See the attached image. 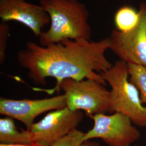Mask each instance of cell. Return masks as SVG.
I'll return each mask as SVG.
<instances>
[{"label":"cell","mask_w":146,"mask_h":146,"mask_svg":"<svg viewBox=\"0 0 146 146\" xmlns=\"http://www.w3.org/2000/svg\"><path fill=\"white\" fill-rule=\"evenodd\" d=\"M9 27L7 23L2 22L0 24V63H3L5 57L7 43L9 34Z\"/></svg>","instance_id":"5bb4252c"},{"label":"cell","mask_w":146,"mask_h":146,"mask_svg":"<svg viewBox=\"0 0 146 146\" xmlns=\"http://www.w3.org/2000/svg\"><path fill=\"white\" fill-rule=\"evenodd\" d=\"M82 111H74L65 107L49 112L29 131L34 143L50 146L52 143L76 129L83 119Z\"/></svg>","instance_id":"52a82bcc"},{"label":"cell","mask_w":146,"mask_h":146,"mask_svg":"<svg viewBox=\"0 0 146 146\" xmlns=\"http://www.w3.org/2000/svg\"><path fill=\"white\" fill-rule=\"evenodd\" d=\"M0 146H43L37 143H32L31 144H26V145H5V144H0Z\"/></svg>","instance_id":"9a60e30c"},{"label":"cell","mask_w":146,"mask_h":146,"mask_svg":"<svg viewBox=\"0 0 146 146\" xmlns=\"http://www.w3.org/2000/svg\"><path fill=\"white\" fill-rule=\"evenodd\" d=\"M93 128L85 133L83 141L101 139L110 146H131L140 137V133L131 120L115 112L111 115L98 114L92 117Z\"/></svg>","instance_id":"5b68a950"},{"label":"cell","mask_w":146,"mask_h":146,"mask_svg":"<svg viewBox=\"0 0 146 146\" xmlns=\"http://www.w3.org/2000/svg\"><path fill=\"white\" fill-rule=\"evenodd\" d=\"M50 17V26L39 37L42 46L66 40H90L92 29L86 5L78 0H40Z\"/></svg>","instance_id":"7a4b0ae2"},{"label":"cell","mask_w":146,"mask_h":146,"mask_svg":"<svg viewBox=\"0 0 146 146\" xmlns=\"http://www.w3.org/2000/svg\"><path fill=\"white\" fill-rule=\"evenodd\" d=\"M140 21L131 31L113 30L110 37V49L127 64L146 68V3L140 5Z\"/></svg>","instance_id":"8992f818"},{"label":"cell","mask_w":146,"mask_h":146,"mask_svg":"<svg viewBox=\"0 0 146 146\" xmlns=\"http://www.w3.org/2000/svg\"><path fill=\"white\" fill-rule=\"evenodd\" d=\"M110 47V37L96 42L66 40L46 46L28 42L17 58L21 67L28 70V77L36 84L46 85L49 77L56 80V86L67 78H90L104 84L97 72L112 67L105 56Z\"/></svg>","instance_id":"6da1fadb"},{"label":"cell","mask_w":146,"mask_h":146,"mask_svg":"<svg viewBox=\"0 0 146 146\" xmlns=\"http://www.w3.org/2000/svg\"><path fill=\"white\" fill-rule=\"evenodd\" d=\"M80 146H100V145L98 143L88 140L84 141Z\"/></svg>","instance_id":"2e32d148"},{"label":"cell","mask_w":146,"mask_h":146,"mask_svg":"<svg viewBox=\"0 0 146 146\" xmlns=\"http://www.w3.org/2000/svg\"><path fill=\"white\" fill-rule=\"evenodd\" d=\"M84 133L75 129L57 141L50 146H80L84 142Z\"/></svg>","instance_id":"4fadbf2b"},{"label":"cell","mask_w":146,"mask_h":146,"mask_svg":"<svg viewBox=\"0 0 146 146\" xmlns=\"http://www.w3.org/2000/svg\"><path fill=\"white\" fill-rule=\"evenodd\" d=\"M140 15L133 8L124 6L119 8L114 16V23L116 29L123 33L131 31L139 23Z\"/></svg>","instance_id":"8fae6325"},{"label":"cell","mask_w":146,"mask_h":146,"mask_svg":"<svg viewBox=\"0 0 146 146\" xmlns=\"http://www.w3.org/2000/svg\"><path fill=\"white\" fill-rule=\"evenodd\" d=\"M67 107L64 94L42 99H0V114L20 121L29 131L38 116Z\"/></svg>","instance_id":"ba28073f"},{"label":"cell","mask_w":146,"mask_h":146,"mask_svg":"<svg viewBox=\"0 0 146 146\" xmlns=\"http://www.w3.org/2000/svg\"><path fill=\"white\" fill-rule=\"evenodd\" d=\"M104 84L90 78L77 80L67 78L62 80L50 90H62L67 101V107L74 111H84L92 117L98 114L111 113L110 91Z\"/></svg>","instance_id":"277c9868"},{"label":"cell","mask_w":146,"mask_h":146,"mask_svg":"<svg viewBox=\"0 0 146 146\" xmlns=\"http://www.w3.org/2000/svg\"><path fill=\"white\" fill-rule=\"evenodd\" d=\"M129 80L138 89L143 104H146V68L128 64Z\"/></svg>","instance_id":"7c38bea8"},{"label":"cell","mask_w":146,"mask_h":146,"mask_svg":"<svg viewBox=\"0 0 146 146\" xmlns=\"http://www.w3.org/2000/svg\"><path fill=\"white\" fill-rule=\"evenodd\" d=\"M0 19L6 23H21L36 37H40L44 27L50 24V17L41 5L26 0H0Z\"/></svg>","instance_id":"9c48e42d"},{"label":"cell","mask_w":146,"mask_h":146,"mask_svg":"<svg viewBox=\"0 0 146 146\" xmlns=\"http://www.w3.org/2000/svg\"><path fill=\"white\" fill-rule=\"evenodd\" d=\"M100 74L111 87V113H120L128 117L134 125L146 127V106L143 105L138 89L129 80L128 64L117 61Z\"/></svg>","instance_id":"3957f363"},{"label":"cell","mask_w":146,"mask_h":146,"mask_svg":"<svg viewBox=\"0 0 146 146\" xmlns=\"http://www.w3.org/2000/svg\"><path fill=\"white\" fill-rule=\"evenodd\" d=\"M0 142L5 145H26L34 143L28 130L18 131L13 118L6 116L0 119Z\"/></svg>","instance_id":"30bf717a"}]
</instances>
